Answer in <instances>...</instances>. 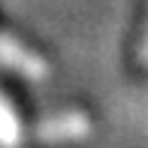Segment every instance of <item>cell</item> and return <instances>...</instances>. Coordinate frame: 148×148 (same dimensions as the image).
I'll list each match as a JSON object with an SVG mask.
<instances>
[{
  "label": "cell",
  "instance_id": "cell-2",
  "mask_svg": "<svg viewBox=\"0 0 148 148\" xmlns=\"http://www.w3.org/2000/svg\"><path fill=\"white\" fill-rule=\"evenodd\" d=\"M0 64H3L6 70H12L15 76L30 79V82H42V79L49 76V64H45L36 51H30L27 45H21L18 39H12L9 33H3V30H0Z\"/></svg>",
  "mask_w": 148,
  "mask_h": 148
},
{
  "label": "cell",
  "instance_id": "cell-3",
  "mask_svg": "<svg viewBox=\"0 0 148 148\" xmlns=\"http://www.w3.org/2000/svg\"><path fill=\"white\" fill-rule=\"evenodd\" d=\"M24 145V124L6 94H0V148H21Z\"/></svg>",
  "mask_w": 148,
  "mask_h": 148
},
{
  "label": "cell",
  "instance_id": "cell-4",
  "mask_svg": "<svg viewBox=\"0 0 148 148\" xmlns=\"http://www.w3.org/2000/svg\"><path fill=\"white\" fill-rule=\"evenodd\" d=\"M139 64L148 66V18H145V27H142V39H139Z\"/></svg>",
  "mask_w": 148,
  "mask_h": 148
},
{
  "label": "cell",
  "instance_id": "cell-1",
  "mask_svg": "<svg viewBox=\"0 0 148 148\" xmlns=\"http://www.w3.org/2000/svg\"><path fill=\"white\" fill-rule=\"evenodd\" d=\"M91 133V121L82 112H60V115L42 118L33 127V139L36 142H49V145H60V142H79Z\"/></svg>",
  "mask_w": 148,
  "mask_h": 148
}]
</instances>
